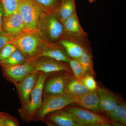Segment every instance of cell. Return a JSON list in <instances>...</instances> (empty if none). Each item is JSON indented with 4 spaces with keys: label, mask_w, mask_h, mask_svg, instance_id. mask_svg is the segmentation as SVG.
<instances>
[{
    "label": "cell",
    "mask_w": 126,
    "mask_h": 126,
    "mask_svg": "<svg viewBox=\"0 0 126 126\" xmlns=\"http://www.w3.org/2000/svg\"><path fill=\"white\" fill-rule=\"evenodd\" d=\"M65 109L74 117L79 126H110L118 123L93 111L77 106H67Z\"/></svg>",
    "instance_id": "cell-1"
},
{
    "label": "cell",
    "mask_w": 126,
    "mask_h": 126,
    "mask_svg": "<svg viewBox=\"0 0 126 126\" xmlns=\"http://www.w3.org/2000/svg\"><path fill=\"white\" fill-rule=\"evenodd\" d=\"M73 103V96L65 92L61 94L47 96L42 106L36 113L39 119H43L47 115L61 110Z\"/></svg>",
    "instance_id": "cell-2"
},
{
    "label": "cell",
    "mask_w": 126,
    "mask_h": 126,
    "mask_svg": "<svg viewBox=\"0 0 126 126\" xmlns=\"http://www.w3.org/2000/svg\"><path fill=\"white\" fill-rule=\"evenodd\" d=\"M59 42L68 56L71 58L78 59L84 50H91L87 37L83 38L64 33Z\"/></svg>",
    "instance_id": "cell-3"
},
{
    "label": "cell",
    "mask_w": 126,
    "mask_h": 126,
    "mask_svg": "<svg viewBox=\"0 0 126 126\" xmlns=\"http://www.w3.org/2000/svg\"><path fill=\"white\" fill-rule=\"evenodd\" d=\"M47 75L43 74L38 77L35 86L31 93L29 100L24 107V113L28 120L33 117L43 104V91Z\"/></svg>",
    "instance_id": "cell-4"
},
{
    "label": "cell",
    "mask_w": 126,
    "mask_h": 126,
    "mask_svg": "<svg viewBox=\"0 0 126 126\" xmlns=\"http://www.w3.org/2000/svg\"><path fill=\"white\" fill-rule=\"evenodd\" d=\"M18 10L23 17L25 27L29 30H35L40 14L36 5L32 0H20Z\"/></svg>",
    "instance_id": "cell-5"
},
{
    "label": "cell",
    "mask_w": 126,
    "mask_h": 126,
    "mask_svg": "<svg viewBox=\"0 0 126 126\" xmlns=\"http://www.w3.org/2000/svg\"><path fill=\"white\" fill-rule=\"evenodd\" d=\"M35 72L33 65L26 63L13 66H2L3 74L15 82H20L27 75Z\"/></svg>",
    "instance_id": "cell-6"
},
{
    "label": "cell",
    "mask_w": 126,
    "mask_h": 126,
    "mask_svg": "<svg viewBox=\"0 0 126 126\" xmlns=\"http://www.w3.org/2000/svg\"><path fill=\"white\" fill-rule=\"evenodd\" d=\"M38 62L33 66L35 72L45 73L65 71L71 72L69 64L64 62L56 61L49 58Z\"/></svg>",
    "instance_id": "cell-7"
},
{
    "label": "cell",
    "mask_w": 126,
    "mask_h": 126,
    "mask_svg": "<svg viewBox=\"0 0 126 126\" xmlns=\"http://www.w3.org/2000/svg\"><path fill=\"white\" fill-rule=\"evenodd\" d=\"M12 44L21 52L29 56H32L38 50L39 41L36 36L27 34L15 40Z\"/></svg>",
    "instance_id": "cell-8"
},
{
    "label": "cell",
    "mask_w": 126,
    "mask_h": 126,
    "mask_svg": "<svg viewBox=\"0 0 126 126\" xmlns=\"http://www.w3.org/2000/svg\"><path fill=\"white\" fill-rule=\"evenodd\" d=\"M97 89L90 91L86 94L79 96H73V103L81 107L93 111L99 112V98Z\"/></svg>",
    "instance_id": "cell-9"
},
{
    "label": "cell",
    "mask_w": 126,
    "mask_h": 126,
    "mask_svg": "<svg viewBox=\"0 0 126 126\" xmlns=\"http://www.w3.org/2000/svg\"><path fill=\"white\" fill-rule=\"evenodd\" d=\"M4 18L3 27L5 31L10 33L13 34L19 33L25 27L23 17L18 10Z\"/></svg>",
    "instance_id": "cell-10"
},
{
    "label": "cell",
    "mask_w": 126,
    "mask_h": 126,
    "mask_svg": "<svg viewBox=\"0 0 126 126\" xmlns=\"http://www.w3.org/2000/svg\"><path fill=\"white\" fill-rule=\"evenodd\" d=\"M46 29L49 38L52 41L60 39L64 34L63 22L57 14H52L48 17Z\"/></svg>",
    "instance_id": "cell-11"
},
{
    "label": "cell",
    "mask_w": 126,
    "mask_h": 126,
    "mask_svg": "<svg viewBox=\"0 0 126 126\" xmlns=\"http://www.w3.org/2000/svg\"><path fill=\"white\" fill-rule=\"evenodd\" d=\"M69 79L63 76H57L50 79L45 83V93L47 96H49L65 92Z\"/></svg>",
    "instance_id": "cell-12"
},
{
    "label": "cell",
    "mask_w": 126,
    "mask_h": 126,
    "mask_svg": "<svg viewBox=\"0 0 126 126\" xmlns=\"http://www.w3.org/2000/svg\"><path fill=\"white\" fill-rule=\"evenodd\" d=\"M97 94L99 98V111L106 113L112 111L119 102L116 96L107 89H98Z\"/></svg>",
    "instance_id": "cell-13"
},
{
    "label": "cell",
    "mask_w": 126,
    "mask_h": 126,
    "mask_svg": "<svg viewBox=\"0 0 126 126\" xmlns=\"http://www.w3.org/2000/svg\"><path fill=\"white\" fill-rule=\"evenodd\" d=\"M37 74L35 72L30 74L18 84V90L24 107L29 100L31 93L35 86L38 77Z\"/></svg>",
    "instance_id": "cell-14"
},
{
    "label": "cell",
    "mask_w": 126,
    "mask_h": 126,
    "mask_svg": "<svg viewBox=\"0 0 126 126\" xmlns=\"http://www.w3.org/2000/svg\"><path fill=\"white\" fill-rule=\"evenodd\" d=\"M64 33L74 36L87 38L88 34L81 26L77 11L63 22Z\"/></svg>",
    "instance_id": "cell-15"
},
{
    "label": "cell",
    "mask_w": 126,
    "mask_h": 126,
    "mask_svg": "<svg viewBox=\"0 0 126 126\" xmlns=\"http://www.w3.org/2000/svg\"><path fill=\"white\" fill-rule=\"evenodd\" d=\"M57 111L48 116V119L52 123L59 126H79L74 117L69 112L65 109Z\"/></svg>",
    "instance_id": "cell-16"
},
{
    "label": "cell",
    "mask_w": 126,
    "mask_h": 126,
    "mask_svg": "<svg viewBox=\"0 0 126 126\" xmlns=\"http://www.w3.org/2000/svg\"><path fill=\"white\" fill-rule=\"evenodd\" d=\"M106 114L113 121L126 126V106L124 103L119 101L115 108Z\"/></svg>",
    "instance_id": "cell-17"
},
{
    "label": "cell",
    "mask_w": 126,
    "mask_h": 126,
    "mask_svg": "<svg viewBox=\"0 0 126 126\" xmlns=\"http://www.w3.org/2000/svg\"><path fill=\"white\" fill-rule=\"evenodd\" d=\"M90 92L84 85L81 79L75 78L69 79L66 92L74 96H80Z\"/></svg>",
    "instance_id": "cell-18"
},
{
    "label": "cell",
    "mask_w": 126,
    "mask_h": 126,
    "mask_svg": "<svg viewBox=\"0 0 126 126\" xmlns=\"http://www.w3.org/2000/svg\"><path fill=\"white\" fill-rule=\"evenodd\" d=\"M75 1V0H61L56 14L62 22L77 11Z\"/></svg>",
    "instance_id": "cell-19"
},
{
    "label": "cell",
    "mask_w": 126,
    "mask_h": 126,
    "mask_svg": "<svg viewBox=\"0 0 126 126\" xmlns=\"http://www.w3.org/2000/svg\"><path fill=\"white\" fill-rule=\"evenodd\" d=\"M41 56L68 63L69 57L66 52L58 48H50L45 49L41 53Z\"/></svg>",
    "instance_id": "cell-20"
},
{
    "label": "cell",
    "mask_w": 126,
    "mask_h": 126,
    "mask_svg": "<svg viewBox=\"0 0 126 126\" xmlns=\"http://www.w3.org/2000/svg\"><path fill=\"white\" fill-rule=\"evenodd\" d=\"M93 56L91 50L85 49L78 59L84 70L87 73L93 72Z\"/></svg>",
    "instance_id": "cell-21"
},
{
    "label": "cell",
    "mask_w": 126,
    "mask_h": 126,
    "mask_svg": "<svg viewBox=\"0 0 126 126\" xmlns=\"http://www.w3.org/2000/svg\"><path fill=\"white\" fill-rule=\"evenodd\" d=\"M24 60V57L21 52L16 49L9 58L0 63L2 66H13L22 64Z\"/></svg>",
    "instance_id": "cell-22"
},
{
    "label": "cell",
    "mask_w": 126,
    "mask_h": 126,
    "mask_svg": "<svg viewBox=\"0 0 126 126\" xmlns=\"http://www.w3.org/2000/svg\"><path fill=\"white\" fill-rule=\"evenodd\" d=\"M68 64L76 78L81 79L87 74L78 59L68 58Z\"/></svg>",
    "instance_id": "cell-23"
},
{
    "label": "cell",
    "mask_w": 126,
    "mask_h": 126,
    "mask_svg": "<svg viewBox=\"0 0 126 126\" xmlns=\"http://www.w3.org/2000/svg\"><path fill=\"white\" fill-rule=\"evenodd\" d=\"M4 10V16H9L18 10L20 0H0Z\"/></svg>",
    "instance_id": "cell-24"
},
{
    "label": "cell",
    "mask_w": 126,
    "mask_h": 126,
    "mask_svg": "<svg viewBox=\"0 0 126 126\" xmlns=\"http://www.w3.org/2000/svg\"><path fill=\"white\" fill-rule=\"evenodd\" d=\"M16 49V47L11 44L5 45L0 50V63L9 58Z\"/></svg>",
    "instance_id": "cell-25"
},
{
    "label": "cell",
    "mask_w": 126,
    "mask_h": 126,
    "mask_svg": "<svg viewBox=\"0 0 126 126\" xmlns=\"http://www.w3.org/2000/svg\"><path fill=\"white\" fill-rule=\"evenodd\" d=\"M82 81L84 85L90 91H94L97 89V83L94 77L90 73L86 74L81 78Z\"/></svg>",
    "instance_id": "cell-26"
},
{
    "label": "cell",
    "mask_w": 126,
    "mask_h": 126,
    "mask_svg": "<svg viewBox=\"0 0 126 126\" xmlns=\"http://www.w3.org/2000/svg\"><path fill=\"white\" fill-rule=\"evenodd\" d=\"M41 5L48 9L53 10L56 7H59L60 3H59L58 0H34Z\"/></svg>",
    "instance_id": "cell-27"
},
{
    "label": "cell",
    "mask_w": 126,
    "mask_h": 126,
    "mask_svg": "<svg viewBox=\"0 0 126 126\" xmlns=\"http://www.w3.org/2000/svg\"><path fill=\"white\" fill-rule=\"evenodd\" d=\"M9 38L7 36L5 35L0 36V50L9 42Z\"/></svg>",
    "instance_id": "cell-28"
},
{
    "label": "cell",
    "mask_w": 126,
    "mask_h": 126,
    "mask_svg": "<svg viewBox=\"0 0 126 126\" xmlns=\"http://www.w3.org/2000/svg\"><path fill=\"white\" fill-rule=\"evenodd\" d=\"M16 124L13 120H11V118L7 116L5 120L4 126H16Z\"/></svg>",
    "instance_id": "cell-29"
},
{
    "label": "cell",
    "mask_w": 126,
    "mask_h": 126,
    "mask_svg": "<svg viewBox=\"0 0 126 126\" xmlns=\"http://www.w3.org/2000/svg\"><path fill=\"white\" fill-rule=\"evenodd\" d=\"M7 116L5 113L0 112V126H4L5 120Z\"/></svg>",
    "instance_id": "cell-30"
},
{
    "label": "cell",
    "mask_w": 126,
    "mask_h": 126,
    "mask_svg": "<svg viewBox=\"0 0 126 126\" xmlns=\"http://www.w3.org/2000/svg\"><path fill=\"white\" fill-rule=\"evenodd\" d=\"M4 14V10L2 4L0 2V32L1 31V25H2V18Z\"/></svg>",
    "instance_id": "cell-31"
},
{
    "label": "cell",
    "mask_w": 126,
    "mask_h": 126,
    "mask_svg": "<svg viewBox=\"0 0 126 126\" xmlns=\"http://www.w3.org/2000/svg\"><path fill=\"white\" fill-rule=\"evenodd\" d=\"M89 2H91V3H92V2H94V1H96L97 0H88Z\"/></svg>",
    "instance_id": "cell-32"
}]
</instances>
